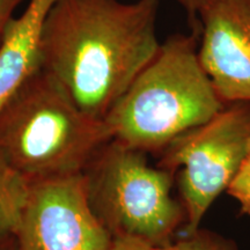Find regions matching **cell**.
Instances as JSON below:
<instances>
[{
    "label": "cell",
    "instance_id": "5",
    "mask_svg": "<svg viewBox=\"0 0 250 250\" xmlns=\"http://www.w3.org/2000/svg\"><path fill=\"white\" fill-rule=\"evenodd\" d=\"M250 154V103L232 102L211 120L175 138L159 167L175 174L186 212V234L199 228L210 206L227 190Z\"/></svg>",
    "mask_w": 250,
    "mask_h": 250
},
{
    "label": "cell",
    "instance_id": "8",
    "mask_svg": "<svg viewBox=\"0 0 250 250\" xmlns=\"http://www.w3.org/2000/svg\"><path fill=\"white\" fill-rule=\"evenodd\" d=\"M56 0H29L14 17L0 45V108L28 78L40 70L43 30Z\"/></svg>",
    "mask_w": 250,
    "mask_h": 250
},
{
    "label": "cell",
    "instance_id": "15",
    "mask_svg": "<svg viewBox=\"0 0 250 250\" xmlns=\"http://www.w3.org/2000/svg\"><path fill=\"white\" fill-rule=\"evenodd\" d=\"M0 250H20L15 236L0 237Z\"/></svg>",
    "mask_w": 250,
    "mask_h": 250
},
{
    "label": "cell",
    "instance_id": "13",
    "mask_svg": "<svg viewBox=\"0 0 250 250\" xmlns=\"http://www.w3.org/2000/svg\"><path fill=\"white\" fill-rule=\"evenodd\" d=\"M22 2L23 0H0V45L9 23L15 17V9Z\"/></svg>",
    "mask_w": 250,
    "mask_h": 250
},
{
    "label": "cell",
    "instance_id": "1",
    "mask_svg": "<svg viewBox=\"0 0 250 250\" xmlns=\"http://www.w3.org/2000/svg\"><path fill=\"white\" fill-rule=\"evenodd\" d=\"M158 0H56L43 30L40 68L88 116L104 120L155 57Z\"/></svg>",
    "mask_w": 250,
    "mask_h": 250
},
{
    "label": "cell",
    "instance_id": "14",
    "mask_svg": "<svg viewBox=\"0 0 250 250\" xmlns=\"http://www.w3.org/2000/svg\"><path fill=\"white\" fill-rule=\"evenodd\" d=\"M158 1H161V0H158ZM174 1L177 2L187 12L190 19H192L196 24L198 15L214 0H174Z\"/></svg>",
    "mask_w": 250,
    "mask_h": 250
},
{
    "label": "cell",
    "instance_id": "4",
    "mask_svg": "<svg viewBox=\"0 0 250 250\" xmlns=\"http://www.w3.org/2000/svg\"><path fill=\"white\" fill-rule=\"evenodd\" d=\"M83 173L90 208L112 237H138L160 247L186 218L171 196L174 174L149 165L147 153L111 139Z\"/></svg>",
    "mask_w": 250,
    "mask_h": 250
},
{
    "label": "cell",
    "instance_id": "2",
    "mask_svg": "<svg viewBox=\"0 0 250 250\" xmlns=\"http://www.w3.org/2000/svg\"><path fill=\"white\" fill-rule=\"evenodd\" d=\"M198 34H173L104 118L125 146L160 154L225 107L198 55Z\"/></svg>",
    "mask_w": 250,
    "mask_h": 250
},
{
    "label": "cell",
    "instance_id": "11",
    "mask_svg": "<svg viewBox=\"0 0 250 250\" xmlns=\"http://www.w3.org/2000/svg\"><path fill=\"white\" fill-rule=\"evenodd\" d=\"M227 191L239 202L242 213L250 215V154L228 186Z\"/></svg>",
    "mask_w": 250,
    "mask_h": 250
},
{
    "label": "cell",
    "instance_id": "7",
    "mask_svg": "<svg viewBox=\"0 0 250 250\" xmlns=\"http://www.w3.org/2000/svg\"><path fill=\"white\" fill-rule=\"evenodd\" d=\"M198 55L225 103H250V0H214L197 18Z\"/></svg>",
    "mask_w": 250,
    "mask_h": 250
},
{
    "label": "cell",
    "instance_id": "12",
    "mask_svg": "<svg viewBox=\"0 0 250 250\" xmlns=\"http://www.w3.org/2000/svg\"><path fill=\"white\" fill-rule=\"evenodd\" d=\"M107 250H155V247L138 237L117 236L112 237Z\"/></svg>",
    "mask_w": 250,
    "mask_h": 250
},
{
    "label": "cell",
    "instance_id": "3",
    "mask_svg": "<svg viewBox=\"0 0 250 250\" xmlns=\"http://www.w3.org/2000/svg\"><path fill=\"white\" fill-rule=\"evenodd\" d=\"M111 139L104 120L85 114L41 68L0 108V154L29 182L83 173Z\"/></svg>",
    "mask_w": 250,
    "mask_h": 250
},
{
    "label": "cell",
    "instance_id": "9",
    "mask_svg": "<svg viewBox=\"0 0 250 250\" xmlns=\"http://www.w3.org/2000/svg\"><path fill=\"white\" fill-rule=\"evenodd\" d=\"M30 182L0 154V237L15 236L29 193Z\"/></svg>",
    "mask_w": 250,
    "mask_h": 250
},
{
    "label": "cell",
    "instance_id": "6",
    "mask_svg": "<svg viewBox=\"0 0 250 250\" xmlns=\"http://www.w3.org/2000/svg\"><path fill=\"white\" fill-rule=\"evenodd\" d=\"M20 250H107L112 236L90 208L83 173L30 182Z\"/></svg>",
    "mask_w": 250,
    "mask_h": 250
},
{
    "label": "cell",
    "instance_id": "10",
    "mask_svg": "<svg viewBox=\"0 0 250 250\" xmlns=\"http://www.w3.org/2000/svg\"><path fill=\"white\" fill-rule=\"evenodd\" d=\"M155 250H236V248L230 241L213 233L197 229L191 234H186V237L179 241L155 247Z\"/></svg>",
    "mask_w": 250,
    "mask_h": 250
}]
</instances>
